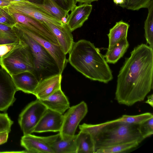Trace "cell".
Instances as JSON below:
<instances>
[{"instance_id": "1", "label": "cell", "mask_w": 153, "mask_h": 153, "mask_svg": "<svg viewBox=\"0 0 153 153\" xmlns=\"http://www.w3.org/2000/svg\"><path fill=\"white\" fill-rule=\"evenodd\" d=\"M153 49L142 43L126 58L117 76L115 99L129 106L144 100L153 89Z\"/></svg>"}, {"instance_id": "2", "label": "cell", "mask_w": 153, "mask_h": 153, "mask_svg": "<svg viewBox=\"0 0 153 153\" xmlns=\"http://www.w3.org/2000/svg\"><path fill=\"white\" fill-rule=\"evenodd\" d=\"M68 53V62L86 77L105 83L113 79L104 56L90 41L81 39L74 42Z\"/></svg>"}, {"instance_id": "3", "label": "cell", "mask_w": 153, "mask_h": 153, "mask_svg": "<svg viewBox=\"0 0 153 153\" xmlns=\"http://www.w3.org/2000/svg\"><path fill=\"white\" fill-rule=\"evenodd\" d=\"M138 125L115 119L97 124L84 123L79 128L91 136L96 152L98 149L131 141L140 143L144 139L139 132Z\"/></svg>"}, {"instance_id": "4", "label": "cell", "mask_w": 153, "mask_h": 153, "mask_svg": "<svg viewBox=\"0 0 153 153\" xmlns=\"http://www.w3.org/2000/svg\"><path fill=\"white\" fill-rule=\"evenodd\" d=\"M12 27L20 40L27 44L30 49L33 59L34 74L39 82L47 77L60 73L54 59L40 43L16 24Z\"/></svg>"}, {"instance_id": "5", "label": "cell", "mask_w": 153, "mask_h": 153, "mask_svg": "<svg viewBox=\"0 0 153 153\" xmlns=\"http://www.w3.org/2000/svg\"><path fill=\"white\" fill-rule=\"evenodd\" d=\"M0 58V65L11 75L25 71L34 73L33 59L30 49L22 41Z\"/></svg>"}, {"instance_id": "6", "label": "cell", "mask_w": 153, "mask_h": 153, "mask_svg": "<svg viewBox=\"0 0 153 153\" xmlns=\"http://www.w3.org/2000/svg\"><path fill=\"white\" fill-rule=\"evenodd\" d=\"M88 112L87 105L84 101L67 110L63 115L62 126L59 132L62 139H67L75 134L78 126Z\"/></svg>"}, {"instance_id": "7", "label": "cell", "mask_w": 153, "mask_h": 153, "mask_svg": "<svg viewBox=\"0 0 153 153\" xmlns=\"http://www.w3.org/2000/svg\"><path fill=\"white\" fill-rule=\"evenodd\" d=\"M47 109L37 99L27 105L20 114L18 119L24 135L33 132L35 128Z\"/></svg>"}, {"instance_id": "8", "label": "cell", "mask_w": 153, "mask_h": 153, "mask_svg": "<svg viewBox=\"0 0 153 153\" xmlns=\"http://www.w3.org/2000/svg\"><path fill=\"white\" fill-rule=\"evenodd\" d=\"M6 8L10 13H19L36 19L58 26H62L63 24V23L52 16L36 7L33 2L28 1H13L10 5Z\"/></svg>"}, {"instance_id": "9", "label": "cell", "mask_w": 153, "mask_h": 153, "mask_svg": "<svg viewBox=\"0 0 153 153\" xmlns=\"http://www.w3.org/2000/svg\"><path fill=\"white\" fill-rule=\"evenodd\" d=\"M16 25L23 31L40 43L48 52L55 60L59 73L62 74L68 60L66 58V54L59 45L44 39L22 24L16 23Z\"/></svg>"}, {"instance_id": "10", "label": "cell", "mask_w": 153, "mask_h": 153, "mask_svg": "<svg viewBox=\"0 0 153 153\" xmlns=\"http://www.w3.org/2000/svg\"><path fill=\"white\" fill-rule=\"evenodd\" d=\"M17 91L11 76L4 69L0 68V111H6L13 105Z\"/></svg>"}, {"instance_id": "11", "label": "cell", "mask_w": 153, "mask_h": 153, "mask_svg": "<svg viewBox=\"0 0 153 153\" xmlns=\"http://www.w3.org/2000/svg\"><path fill=\"white\" fill-rule=\"evenodd\" d=\"M10 13L13 17L16 23L24 25L44 39L53 44L59 45L56 37L44 22L19 13Z\"/></svg>"}, {"instance_id": "12", "label": "cell", "mask_w": 153, "mask_h": 153, "mask_svg": "<svg viewBox=\"0 0 153 153\" xmlns=\"http://www.w3.org/2000/svg\"><path fill=\"white\" fill-rule=\"evenodd\" d=\"M63 114L47 109L35 128L33 132H59Z\"/></svg>"}, {"instance_id": "13", "label": "cell", "mask_w": 153, "mask_h": 153, "mask_svg": "<svg viewBox=\"0 0 153 153\" xmlns=\"http://www.w3.org/2000/svg\"><path fill=\"white\" fill-rule=\"evenodd\" d=\"M62 74L58 73L45 78L39 82L34 95L39 100H45L61 89Z\"/></svg>"}, {"instance_id": "14", "label": "cell", "mask_w": 153, "mask_h": 153, "mask_svg": "<svg viewBox=\"0 0 153 153\" xmlns=\"http://www.w3.org/2000/svg\"><path fill=\"white\" fill-rule=\"evenodd\" d=\"M77 134L66 139H62L59 133L43 137L54 153H76V139Z\"/></svg>"}, {"instance_id": "15", "label": "cell", "mask_w": 153, "mask_h": 153, "mask_svg": "<svg viewBox=\"0 0 153 153\" xmlns=\"http://www.w3.org/2000/svg\"><path fill=\"white\" fill-rule=\"evenodd\" d=\"M92 6L91 4L83 3L76 6L68 16L67 24L72 32L81 27L88 19Z\"/></svg>"}, {"instance_id": "16", "label": "cell", "mask_w": 153, "mask_h": 153, "mask_svg": "<svg viewBox=\"0 0 153 153\" xmlns=\"http://www.w3.org/2000/svg\"><path fill=\"white\" fill-rule=\"evenodd\" d=\"M45 23L54 35L65 53H68L74 42L72 32L67 23L58 26L50 23Z\"/></svg>"}, {"instance_id": "17", "label": "cell", "mask_w": 153, "mask_h": 153, "mask_svg": "<svg viewBox=\"0 0 153 153\" xmlns=\"http://www.w3.org/2000/svg\"><path fill=\"white\" fill-rule=\"evenodd\" d=\"M20 144L25 148L26 152L54 153L43 137L31 134L24 135L21 138Z\"/></svg>"}, {"instance_id": "18", "label": "cell", "mask_w": 153, "mask_h": 153, "mask_svg": "<svg viewBox=\"0 0 153 153\" xmlns=\"http://www.w3.org/2000/svg\"><path fill=\"white\" fill-rule=\"evenodd\" d=\"M11 76L18 91L34 95L39 81L33 72L25 71Z\"/></svg>"}, {"instance_id": "19", "label": "cell", "mask_w": 153, "mask_h": 153, "mask_svg": "<svg viewBox=\"0 0 153 153\" xmlns=\"http://www.w3.org/2000/svg\"><path fill=\"white\" fill-rule=\"evenodd\" d=\"M40 100L47 109L62 114L70 107L68 98L61 88L56 91L46 99Z\"/></svg>"}, {"instance_id": "20", "label": "cell", "mask_w": 153, "mask_h": 153, "mask_svg": "<svg viewBox=\"0 0 153 153\" xmlns=\"http://www.w3.org/2000/svg\"><path fill=\"white\" fill-rule=\"evenodd\" d=\"M129 25L122 20L117 22L111 28L107 35L109 39L108 50L111 49L121 40L127 38Z\"/></svg>"}, {"instance_id": "21", "label": "cell", "mask_w": 153, "mask_h": 153, "mask_svg": "<svg viewBox=\"0 0 153 153\" xmlns=\"http://www.w3.org/2000/svg\"><path fill=\"white\" fill-rule=\"evenodd\" d=\"M33 3L38 8L61 22L64 18L68 17L69 15L67 10L61 8L53 0H43L42 4Z\"/></svg>"}, {"instance_id": "22", "label": "cell", "mask_w": 153, "mask_h": 153, "mask_svg": "<svg viewBox=\"0 0 153 153\" xmlns=\"http://www.w3.org/2000/svg\"><path fill=\"white\" fill-rule=\"evenodd\" d=\"M76 153H95L93 140L87 132L80 130L76 139Z\"/></svg>"}, {"instance_id": "23", "label": "cell", "mask_w": 153, "mask_h": 153, "mask_svg": "<svg viewBox=\"0 0 153 153\" xmlns=\"http://www.w3.org/2000/svg\"><path fill=\"white\" fill-rule=\"evenodd\" d=\"M129 46L127 38L123 39L111 50H107L104 57L108 63L114 64L123 56Z\"/></svg>"}, {"instance_id": "24", "label": "cell", "mask_w": 153, "mask_h": 153, "mask_svg": "<svg viewBox=\"0 0 153 153\" xmlns=\"http://www.w3.org/2000/svg\"><path fill=\"white\" fill-rule=\"evenodd\" d=\"M147 8L148 13L144 23L145 37L149 46L153 49V0Z\"/></svg>"}, {"instance_id": "25", "label": "cell", "mask_w": 153, "mask_h": 153, "mask_svg": "<svg viewBox=\"0 0 153 153\" xmlns=\"http://www.w3.org/2000/svg\"><path fill=\"white\" fill-rule=\"evenodd\" d=\"M20 41L12 27L0 24V45L19 43Z\"/></svg>"}, {"instance_id": "26", "label": "cell", "mask_w": 153, "mask_h": 153, "mask_svg": "<svg viewBox=\"0 0 153 153\" xmlns=\"http://www.w3.org/2000/svg\"><path fill=\"white\" fill-rule=\"evenodd\" d=\"M140 143L136 141L119 144L97 150L95 153H119L137 147Z\"/></svg>"}, {"instance_id": "27", "label": "cell", "mask_w": 153, "mask_h": 153, "mask_svg": "<svg viewBox=\"0 0 153 153\" xmlns=\"http://www.w3.org/2000/svg\"><path fill=\"white\" fill-rule=\"evenodd\" d=\"M152 117V114L146 112L135 115H124L117 119L116 120L117 121L139 124Z\"/></svg>"}, {"instance_id": "28", "label": "cell", "mask_w": 153, "mask_h": 153, "mask_svg": "<svg viewBox=\"0 0 153 153\" xmlns=\"http://www.w3.org/2000/svg\"><path fill=\"white\" fill-rule=\"evenodd\" d=\"M151 0H125L120 6L132 10L147 8Z\"/></svg>"}, {"instance_id": "29", "label": "cell", "mask_w": 153, "mask_h": 153, "mask_svg": "<svg viewBox=\"0 0 153 153\" xmlns=\"http://www.w3.org/2000/svg\"><path fill=\"white\" fill-rule=\"evenodd\" d=\"M138 128L144 139L151 136L153 134V117L139 124Z\"/></svg>"}, {"instance_id": "30", "label": "cell", "mask_w": 153, "mask_h": 153, "mask_svg": "<svg viewBox=\"0 0 153 153\" xmlns=\"http://www.w3.org/2000/svg\"><path fill=\"white\" fill-rule=\"evenodd\" d=\"M16 22L6 8L0 9V24L13 27Z\"/></svg>"}, {"instance_id": "31", "label": "cell", "mask_w": 153, "mask_h": 153, "mask_svg": "<svg viewBox=\"0 0 153 153\" xmlns=\"http://www.w3.org/2000/svg\"><path fill=\"white\" fill-rule=\"evenodd\" d=\"M13 123L7 113H0V132L8 131L10 132Z\"/></svg>"}, {"instance_id": "32", "label": "cell", "mask_w": 153, "mask_h": 153, "mask_svg": "<svg viewBox=\"0 0 153 153\" xmlns=\"http://www.w3.org/2000/svg\"><path fill=\"white\" fill-rule=\"evenodd\" d=\"M19 43L0 45V58L9 52Z\"/></svg>"}, {"instance_id": "33", "label": "cell", "mask_w": 153, "mask_h": 153, "mask_svg": "<svg viewBox=\"0 0 153 153\" xmlns=\"http://www.w3.org/2000/svg\"><path fill=\"white\" fill-rule=\"evenodd\" d=\"M10 132L8 131L0 132V145L7 142L8 137V134Z\"/></svg>"}, {"instance_id": "34", "label": "cell", "mask_w": 153, "mask_h": 153, "mask_svg": "<svg viewBox=\"0 0 153 153\" xmlns=\"http://www.w3.org/2000/svg\"><path fill=\"white\" fill-rule=\"evenodd\" d=\"M58 5L63 9L68 12V7L65 0H53Z\"/></svg>"}, {"instance_id": "35", "label": "cell", "mask_w": 153, "mask_h": 153, "mask_svg": "<svg viewBox=\"0 0 153 153\" xmlns=\"http://www.w3.org/2000/svg\"><path fill=\"white\" fill-rule=\"evenodd\" d=\"M65 1L68 7V12L69 13L76 6V3L75 0H65Z\"/></svg>"}, {"instance_id": "36", "label": "cell", "mask_w": 153, "mask_h": 153, "mask_svg": "<svg viewBox=\"0 0 153 153\" xmlns=\"http://www.w3.org/2000/svg\"><path fill=\"white\" fill-rule=\"evenodd\" d=\"M12 0H0V8H4L9 6Z\"/></svg>"}, {"instance_id": "37", "label": "cell", "mask_w": 153, "mask_h": 153, "mask_svg": "<svg viewBox=\"0 0 153 153\" xmlns=\"http://www.w3.org/2000/svg\"><path fill=\"white\" fill-rule=\"evenodd\" d=\"M98 0H75L76 3L78 2L80 4L86 3L91 4L92 2L97 1Z\"/></svg>"}, {"instance_id": "38", "label": "cell", "mask_w": 153, "mask_h": 153, "mask_svg": "<svg viewBox=\"0 0 153 153\" xmlns=\"http://www.w3.org/2000/svg\"><path fill=\"white\" fill-rule=\"evenodd\" d=\"M153 94L150 95L147 97V100L145 102L146 103L148 104L152 107H153Z\"/></svg>"}, {"instance_id": "39", "label": "cell", "mask_w": 153, "mask_h": 153, "mask_svg": "<svg viewBox=\"0 0 153 153\" xmlns=\"http://www.w3.org/2000/svg\"><path fill=\"white\" fill-rule=\"evenodd\" d=\"M12 1H18L23 0H12ZM29 1L38 4H42L43 0H25Z\"/></svg>"}, {"instance_id": "40", "label": "cell", "mask_w": 153, "mask_h": 153, "mask_svg": "<svg viewBox=\"0 0 153 153\" xmlns=\"http://www.w3.org/2000/svg\"><path fill=\"white\" fill-rule=\"evenodd\" d=\"M114 2L116 4L119 6L123 4L124 3V0H113Z\"/></svg>"}, {"instance_id": "41", "label": "cell", "mask_w": 153, "mask_h": 153, "mask_svg": "<svg viewBox=\"0 0 153 153\" xmlns=\"http://www.w3.org/2000/svg\"><path fill=\"white\" fill-rule=\"evenodd\" d=\"M124 1H125V0H124Z\"/></svg>"}, {"instance_id": "42", "label": "cell", "mask_w": 153, "mask_h": 153, "mask_svg": "<svg viewBox=\"0 0 153 153\" xmlns=\"http://www.w3.org/2000/svg\"><path fill=\"white\" fill-rule=\"evenodd\" d=\"M1 8H0V9Z\"/></svg>"}]
</instances>
